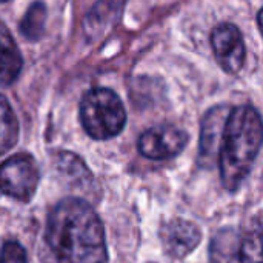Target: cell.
Masks as SVG:
<instances>
[{
    "label": "cell",
    "instance_id": "52a82bcc",
    "mask_svg": "<svg viewBox=\"0 0 263 263\" xmlns=\"http://www.w3.org/2000/svg\"><path fill=\"white\" fill-rule=\"evenodd\" d=\"M160 239L168 256L174 259H182L199 245L202 233L196 223L183 219H174L162 227Z\"/></svg>",
    "mask_w": 263,
    "mask_h": 263
},
{
    "label": "cell",
    "instance_id": "7a4b0ae2",
    "mask_svg": "<svg viewBox=\"0 0 263 263\" xmlns=\"http://www.w3.org/2000/svg\"><path fill=\"white\" fill-rule=\"evenodd\" d=\"M219 146L222 183L225 190L236 191L250 174L262 146V119L257 109L250 105L230 109Z\"/></svg>",
    "mask_w": 263,
    "mask_h": 263
},
{
    "label": "cell",
    "instance_id": "5bb4252c",
    "mask_svg": "<svg viewBox=\"0 0 263 263\" xmlns=\"http://www.w3.org/2000/svg\"><path fill=\"white\" fill-rule=\"evenodd\" d=\"M237 259L240 263H262V227L259 222L239 243Z\"/></svg>",
    "mask_w": 263,
    "mask_h": 263
},
{
    "label": "cell",
    "instance_id": "8fae6325",
    "mask_svg": "<svg viewBox=\"0 0 263 263\" xmlns=\"http://www.w3.org/2000/svg\"><path fill=\"white\" fill-rule=\"evenodd\" d=\"M18 139V122L9 102L0 94V156L14 148Z\"/></svg>",
    "mask_w": 263,
    "mask_h": 263
},
{
    "label": "cell",
    "instance_id": "ba28073f",
    "mask_svg": "<svg viewBox=\"0 0 263 263\" xmlns=\"http://www.w3.org/2000/svg\"><path fill=\"white\" fill-rule=\"evenodd\" d=\"M230 108L225 105L216 106L206 112L202 122V133H200V156L203 157V163H210L214 154L219 149V142L222 137V129L225 120L228 117Z\"/></svg>",
    "mask_w": 263,
    "mask_h": 263
},
{
    "label": "cell",
    "instance_id": "277c9868",
    "mask_svg": "<svg viewBox=\"0 0 263 263\" xmlns=\"http://www.w3.org/2000/svg\"><path fill=\"white\" fill-rule=\"evenodd\" d=\"M39 179L37 162L26 153L14 154L0 165V191L17 202L26 203L34 197Z\"/></svg>",
    "mask_w": 263,
    "mask_h": 263
},
{
    "label": "cell",
    "instance_id": "9c48e42d",
    "mask_svg": "<svg viewBox=\"0 0 263 263\" xmlns=\"http://www.w3.org/2000/svg\"><path fill=\"white\" fill-rule=\"evenodd\" d=\"M23 66L22 54L9 32L0 20V86L11 85Z\"/></svg>",
    "mask_w": 263,
    "mask_h": 263
},
{
    "label": "cell",
    "instance_id": "7c38bea8",
    "mask_svg": "<svg viewBox=\"0 0 263 263\" xmlns=\"http://www.w3.org/2000/svg\"><path fill=\"white\" fill-rule=\"evenodd\" d=\"M239 239L233 230L220 231L211 243V262L213 263H231L237 257Z\"/></svg>",
    "mask_w": 263,
    "mask_h": 263
},
{
    "label": "cell",
    "instance_id": "5b68a950",
    "mask_svg": "<svg viewBox=\"0 0 263 263\" xmlns=\"http://www.w3.org/2000/svg\"><path fill=\"white\" fill-rule=\"evenodd\" d=\"M188 143V134L174 125L146 129L137 142L139 153L149 160H168L179 156Z\"/></svg>",
    "mask_w": 263,
    "mask_h": 263
},
{
    "label": "cell",
    "instance_id": "30bf717a",
    "mask_svg": "<svg viewBox=\"0 0 263 263\" xmlns=\"http://www.w3.org/2000/svg\"><path fill=\"white\" fill-rule=\"evenodd\" d=\"M55 163L59 171L76 186L86 191V188L92 183V174L86 170L85 163L71 153H62L55 157Z\"/></svg>",
    "mask_w": 263,
    "mask_h": 263
},
{
    "label": "cell",
    "instance_id": "4fadbf2b",
    "mask_svg": "<svg viewBox=\"0 0 263 263\" xmlns=\"http://www.w3.org/2000/svg\"><path fill=\"white\" fill-rule=\"evenodd\" d=\"M45 22H46V6L42 2H34L25 17L22 18L20 23V31L22 34L29 39V40H37L43 34L45 29Z\"/></svg>",
    "mask_w": 263,
    "mask_h": 263
},
{
    "label": "cell",
    "instance_id": "2e32d148",
    "mask_svg": "<svg viewBox=\"0 0 263 263\" xmlns=\"http://www.w3.org/2000/svg\"><path fill=\"white\" fill-rule=\"evenodd\" d=\"M0 2H6V0H0Z\"/></svg>",
    "mask_w": 263,
    "mask_h": 263
},
{
    "label": "cell",
    "instance_id": "9a60e30c",
    "mask_svg": "<svg viewBox=\"0 0 263 263\" xmlns=\"http://www.w3.org/2000/svg\"><path fill=\"white\" fill-rule=\"evenodd\" d=\"M0 263H28L25 248L18 242H6L0 251Z\"/></svg>",
    "mask_w": 263,
    "mask_h": 263
},
{
    "label": "cell",
    "instance_id": "6da1fadb",
    "mask_svg": "<svg viewBox=\"0 0 263 263\" xmlns=\"http://www.w3.org/2000/svg\"><path fill=\"white\" fill-rule=\"evenodd\" d=\"M46 242L59 263L108 262L103 223L80 197H66L52 208Z\"/></svg>",
    "mask_w": 263,
    "mask_h": 263
},
{
    "label": "cell",
    "instance_id": "3957f363",
    "mask_svg": "<svg viewBox=\"0 0 263 263\" xmlns=\"http://www.w3.org/2000/svg\"><path fill=\"white\" fill-rule=\"evenodd\" d=\"M80 120L89 137L94 140H108L120 134L125 128L126 111L114 91L94 88L82 99Z\"/></svg>",
    "mask_w": 263,
    "mask_h": 263
},
{
    "label": "cell",
    "instance_id": "8992f818",
    "mask_svg": "<svg viewBox=\"0 0 263 263\" xmlns=\"http://www.w3.org/2000/svg\"><path fill=\"white\" fill-rule=\"evenodd\" d=\"M211 45L220 68L230 74H237L245 65V43L237 26L220 23L211 32Z\"/></svg>",
    "mask_w": 263,
    "mask_h": 263
}]
</instances>
